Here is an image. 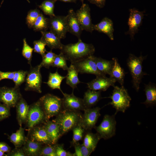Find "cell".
Masks as SVG:
<instances>
[{
  "mask_svg": "<svg viewBox=\"0 0 156 156\" xmlns=\"http://www.w3.org/2000/svg\"><path fill=\"white\" fill-rule=\"evenodd\" d=\"M75 43L63 45L60 49L62 53L67 60L71 63L79 61L93 55L95 48L92 44H87L83 42L81 38Z\"/></svg>",
  "mask_w": 156,
  "mask_h": 156,
  "instance_id": "obj_1",
  "label": "cell"
},
{
  "mask_svg": "<svg viewBox=\"0 0 156 156\" xmlns=\"http://www.w3.org/2000/svg\"><path fill=\"white\" fill-rule=\"evenodd\" d=\"M82 115L79 111L63 109L52 120L58 126L62 136L80 123Z\"/></svg>",
  "mask_w": 156,
  "mask_h": 156,
  "instance_id": "obj_2",
  "label": "cell"
},
{
  "mask_svg": "<svg viewBox=\"0 0 156 156\" xmlns=\"http://www.w3.org/2000/svg\"><path fill=\"white\" fill-rule=\"evenodd\" d=\"M147 56H143L141 54L137 57L132 54H129L127 60V65L132 78L133 87L138 92L140 84L144 75H148L143 70L142 63Z\"/></svg>",
  "mask_w": 156,
  "mask_h": 156,
  "instance_id": "obj_3",
  "label": "cell"
},
{
  "mask_svg": "<svg viewBox=\"0 0 156 156\" xmlns=\"http://www.w3.org/2000/svg\"><path fill=\"white\" fill-rule=\"evenodd\" d=\"M112 95L109 96L102 98H109L111 102L107 105H112L116 110V114L118 112L124 113L125 110L130 106L131 98L127 90L123 86L119 87L114 86Z\"/></svg>",
  "mask_w": 156,
  "mask_h": 156,
  "instance_id": "obj_4",
  "label": "cell"
},
{
  "mask_svg": "<svg viewBox=\"0 0 156 156\" xmlns=\"http://www.w3.org/2000/svg\"><path fill=\"white\" fill-rule=\"evenodd\" d=\"M39 100L48 120L56 116L63 109L62 99L52 94H46Z\"/></svg>",
  "mask_w": 156,
  "mask_h": 156,
  "instance_id": "obj_5",
  "label": "cell"
},
{
  "mask_svg": "<svg viewBox=\"0 0 156 156\" xmlns=\"http://www.w3.org/2000/svg\"><path fill=\"white\" fill-rule=\"evenodd\" d=\"M47 120L39 100L29 105L28 112L25 123L28 130L38 125L43 124Z\"/></svg>",
  "mask_w": 156,
  "mask_h": 156,
  "instance_id": "obj_6",
  "label": "cell"
},
{
  "mask_svg": "<svg viewBox=\"0 0 156 156\" xmlns=\"http://www.w3.org/2000/svg\"><path fill=\"white\" fill-rule=\"evenodd\" d=\"M115 114L112 116L105 115L101 124L94 127L96 133L101 139L107 140L115 135L116 123L115 117Z\"/></svg>",
  "mask_w": 156,
  "mask_h": 156,
  "instance_id": "obj_7",
  "label": "cell"
},
{
  "mask_svg": "<svg viewBox=\"0 0 156 156\" xmlns=\"http://www.w3.org/2000/svg\"><path fill=\"white\" fill-rule=\"evenodd\" d=\"M41 67L39 64L36 66L31 67L27 71L25 78V91H32L41 93L42 77L40 72Z\"/></svg>",
  "mask_w": 156,
  "mask_h": 156,
  "instance_id": "obj_8",
  "label": "cell"
},
{
  "mask_svg": "<svg viewBox=\"0 0 156 156\" xmlns=\"http://www.w3.org/2000/svg\"><path fill=\"white\" fill-rule=\"evenodd\" d=\"M22 97L19 87H0V102L10 107H14Z\"/></svg>",
  "mask_w": 156,
  "mask_h": 156,
  "instance_id": "obj_9",
  "label": "cell"
},
{
  "mask_svg": "<svg viewBox=\"0 0 156 156\" xmlns=\"http://www.w3.org/2000/svg\"><path fill=\"white\" fill-rule=\"evenodd\" d=\"M129 12L128 21L129 29L125 34L129 35L131 40H132L142 24L145 12L140 11L135 8L130 9Z\"/></svg>",
  "mask_w": 156,
  "mask_h": 156,
  "instance_id": "obj_10",
  "label": "cell"
},
{
  "mask_svg": "<svg viewBox=\"0 0 156 156\" xmlns=\"http://www.w3.org/2000/svg\"><path fill=\"white\" fill-rule=\"evenodd\" d=\"M95 56H90L82 60L71 63L78 73L93 74L96 76H106L98 69L94 60Z\"/></svg>",
  "mask_w": 156,
  "mask_h": 156,
  "instance_id": "obj_11",
  "label": "cell"
},
{
  "mask_svg": "<svg viewBox=\"0 0 156 156\" xmlns=\"http://www.w3.org/2000/svg\"><path fill=\"white\" fill-rule=\"evenodd\" d=\"M48 18L49 28L61 39L68 32L66 16H56Z\"/></svg>",
  "mask_w": 156,
  "mask_h": 156,
  "instance_id": "obj_12",
  "label": "cell"
},
{
  "mask_svg": "<svg viewBox=\"0 0 156 156\" xmlns=\"http://www.w3.org/2000/svg\"><path fill=\"white\" fill-rule=\"evenodd\" d=\"M99 107L85 109L82 115L80 124L85 131H91L95 127L98 119L101 116Z\"/></svg>",
  "mask_w": 156,
  "mask_h": 156,
  "instance_id": "obj_13",
  "label": "cell"
},
{
  "mask_svg": "<svg viewBox=\"0 0 156 156\" xmlns=\"http://www.w3.org/2000/svg\"><path fill=\"white\" fill-rule=\"evenodd\" d=\"M90 11L88 5L83 3L75 12L83 30L92 33L94 31V24L92 23Z\"/></svg>",
  "mask_w": 156,
  "mask_h": 156,
  "instance_id": "obj_14",
  "label": "cell"
},
{
  "mask_svg": "<svg viewBox=\"0 0 156 156\" xmlns=\"http://www.w3.org/2000/svg\"><path fill=\"white\" fill-rule=\"evenodd\" d=\"M62 99L64 109L75 111H83L86 109L83 99L77 97L73 93L63 94Z\"/></svg>",
  "mask_w": 156,
  "mask_h": 156,
  "instance_id": "obj_15",
  "label": "cell"
},
{
  "mask_svg": "<svg viewBox=\"0 0 156 156\" xmlns=\"http://www.w3.org/2000/svg\"><path fill=\"white\" fill-rule=\"evenodd\" d=\"M116 81L115 79L110 77L98 76H96V78L86 84L88 88L90 90L105 91L110 86H114Z\"/></svg>",
  "mask_w": 156,
  "mask_h": 156,
  "instance_id": "obj_16",
  "label": "cell"
},
{
  "mask_svg": "<svg viewBox=\"0 0 156 156\" xmlns=\"http://www.w3.org/2000/svg\"><path fill=\"white\" fill-rule=\"evenodd\" d=\"M28 138L43 144H53L43 125L36 126L28 130Z\"/></svg>",
  "mask_w": 156,
  "mask_h": 156,
  "instance_id": "obj_17",
  "label": "cell"
},
{
  "mask_svg": "<svg viewBox=\"0 0 156 156\" xmlns=\"http://www.w3.org/2000/svg\"><path fill=\"white\" fill-rule=\"evenodd\" d=\"M66 16L68 32L76 36L78 39L81 38L83 30L77 19L75 12L73 9H71Z\"/></svg>",
  "mask_w": 156,
  "mask_h": 156,
  "instance_id": "obj_18",
  "label": "cell"
},
{
  "mask_svg": "<svg viewBox=\"0 0 156 156\" xmlns=\"http://www.w3.org/2000/svg\"><path fill=\"white\" fill-rule=\"evenodd\" d=\"M93 29L94 30L105 34L111 40H114L113 23L109 18L105 17L99 23L94 24Z\"/></svg>",
  "mask_w": 156,
  "mask_h": 156,
  "instance_id": "obj_19",
  "label": "cell"
},
{
  "mask_svg": "<svg viewBox=\"0 0 156 156\" xmlns=\"http://www.w3.org/2000/svg\"><path fill=\"white\" fill-rule=\"evenodd\" d=\"M41 37L40 38L51 50L55 49H61L63 44L61 42V39L50 31H40Z\"/></svg>",
  "mask_w": 156,
  "mask_h": 156,
  "instance_id": "obj_20",
  "label": "cell"
},
{
  "mask_svg": "<svg viewBox=\"0 0 156 156\" xmlns=\"http://www.w3.org/2000/svg\"><path fill=\"white\" fill-rule=\"evenodd\" d=\"M15 107L17 121L19 125L21 127L22 125L26 122L29 105L22 97L18 102Z\"/></svg>",
  "mask_w": 156,
  "mask_h": 156,
  "instance_id": "obj_21",
  "label": "cell"
},
{
  "mask_svg": "<svg viewBox=\"0 0 156 156\" xmlns=\"http://www.w3.org/2000/svg\"><path fill=\"white\" fill-rule=\"evenodd\" d=\"M44 127L47 131L53 144L57 143L61 137L58 126L53 120L47 121L43 124Z\"/></svg>",
  "mask_w": 156,
  "mask_h": 156,
  "instance_id": "obj_22",
  "label": "cell"
},
{
  "mask_svg": "<svg viewBox=\"0 0 156 156\" xmlns=\"http://www.w3.org/2000/svg\"><path fill=\"white\" fill-rule=\"evenodd\" d=\"M101 92L89 89L85 92L83 100L86 109L94 106L102 99Z\"/></svg>",
  "mask_w": 156,
  "mask_h": 156,
  "instance_id": "obj_23",
  "label": "cell"
},
{
  "mask_svg": "<svg viewBox=\"0 0 156 156\" xmlns=\"http://www.w3.org/2000/svg\"><path fill=\"white\" fill-rule=\"evenodd\" d=\"M43 144L40 142L31 140L27 138L22 147L25 156H39Z\"/></svg>",
  "mask_w": 156,
  "mask_h": 156,
  "instance_id": "obj_24",
  "label": "cell"
},
{
  "mask_svg": "<svg viewBox=\"0 0 156 156\" xmlns=\"http://www.w3.org/2000/svg\"><path fill=\"white\" fill-rule=\"evenodd\" d=\"M114 65L111 70L109 77L115 79L121 85L123 86L125 75L127 73L121 67L118 59L115 57L112 58Z\"/></svg>",
  "mask_w": 156,
  "mask_h": 156,
  "instance_id": "obj_25",
  "label": "cell"
},
{
  "mask_svg": "<svg viewBox=\"0 0 156 156\" xmlns=\"http://www.w3.org/2000/svg\"><path fill=\"white\" fill-rule=\"evenodd\" d=\"M146 99L142 103L147 106L155 105L156 103V86L155 84L151 82L145 85L144 90Z\"/></svg>",
  "mask_w": 156,
  "mask_h": 156,
  "instance_id": "obj_26",
  "label": "cell"
},
{
  "mask_svg": "<svg viewBox=\"0 0 156 156\" xmlns=\"http://www.w3.org/2000/svg\"><path fill=\"white\" fill-rule=\"evenodd\" d=\"M25 129L20 127L16 132L8 136V139L15 147H21L25 143L27 137L25 134Z\"/></svg>",
  "mask_w": 156,
  "mask_h": 156,
  "instance_id": "obj_27",
  "label": "cell"
},
{
  "mask_svg": "<svg viewBox=\"0 0 156 156\" xmlns=\"http://www.w3.org/2000/svg\"><path fill=\"white\" fill-rule=\"evenodd\" d=\"M67 71V74L66 76V83L73 90L77 87V85L81 82L78 78V72L71 63Z\"/></svg>",
  "mask_w": 156,
  "mask_h": 156,
  "instance_id": "obj_28",
  "label": "cell"
},
{
  "mask_svg": "<svg viewBox=\"0 0 156 156\" xmlns=\"http://www.w3.org/2000/svg\"><path fill=\"white\" fill-rule=\"evenodd\" d=\"M84 135L83 144L87 148L93 152L95 150L97 144L101 138L96 133H94L89 131Z\"/></svg>",
  "mask_w": 156,
  "mask_h": 156,
  "instance_id": "obj_29",
  "label": "cell"
},
{
  "mask_svg": "<svg viewBox=\"0 0 156 156\" xmlns=\"http://www.w3.org/2000/svg\"><path fill=\"white\" fill-rule=\"evenodd\" d=\"M94 60L98 70L105 75H109L114 65L113 60H108L95 56Z\"/></svg>",
  "mask_w": 156,
  "mask_h": 156,
  "instance_id": "obj_30",
  "label": "cell"
},
{
  "mask_svg": "<svg viewBox=\"0 0 156 156\" xmlns=\"http://www.w3.org/2000/svg\"><path fill=\"white\" fill-rule=\"evenodd\" d=\"M66 78V76H63L60 75L57 70L54 73H50L48 81L44 82L47 84L51 89H58L62 94L64 93L61 88V84L63 80Z\"/></svg>",
  "mask_w": 156,
  "mask_h": 156,
  "instance_id": "obj_31",
  "label": "cell"
},
{
  "mask_svg": "<svg viewBox=\"0 0 156 156\" xmlns=\"http://www.w3.org/2000/svg\"><path fill=\"white\" fill-rule=\"evenodd\" d=\"M32 28L35 31H47L49 29L48 18H46L41 12L34 22Z\"/></svg>",
  "mask_w": 156,
  "mask_h": 156,
  "instance_id": "obj_32",
  "label": "cell"
},
{
  "mask_svg": "<svg viewBox=\"0 0 156 156\" xmlns=\"http://www.w3.org/2000/svg\"><path fill=\"white\" fill-rule=\"evenodd\" d=\"M57 0H46L39 6L40 8L46 15L50 16H54V12L55 3Z\"/></svg>",
  "mask_w": 156,
  "mask_h": 156,
  "instance_id": "obj_33",
  "label": "cell"
},
{
  "mask_svg": "<svg viewBox=\"0 0 156 156\" xmlns=\"http://www.w3.org/2000/svg\"><path fill=\"white\" fill-rule=\"evenodd\" d=\"M73 136L70 144L71 146L81 140L84 135L85 130L81 126L80 124L75 127L72 130Z\"/></svg>",
  "mask_w": 156,
  "mask_h": 156,
  "instance_id": "obj_34",
  "label": "cell"
},
{
  "mask_svg": "<svg viewBox=\"0 0 156 156\" xmlns=\"http://www.w3.org/2000/svg\"><path fill=\"white\" fill-rule=\"evenodd\" d=\"M52 50L51 49L49 51H47L46 53L42 56V60L39 64L41 68L44 67L49 69L50 66H52L56 54L53 53Z\"/></svg>",
  "mask_w": 156,
  "mask_h": 156,
  "instance_id": "obj_35",
  "label": "cell"
},
{
  "mask_svg": "<svg viewBox=\"0 0 156 156\" xmlns=\"http://www.w3.org/2000/svg\"><path fill=\"white\" fill-rule=\"evenodd\" d=\"M75 148V153L73 156H89L93 152L83 144H80L78 142L73 146Z\"/></svg>",
  "mask_w": 156,
  "mask_h": 156,
  "instance_id": "obj_36",
  "label": "cell"
},
{
  "mask_svg": "<svg viewBox=\"0 0 156 156\" xmlns=\"http://www.w3.org/2000/svg\"><path fill=\"white\" fill-rule=\"evenodd\" d=\"M66 60L64 55L60 52L59 54L56 55L52 66L61 68L64 70H67L68 67L67 66Z\"/></svg>",
  "mask_w": 156,
  "mask_h": 156,
  "instance_id": "obj_37",
  "label": "cell"
},
{
  "mask_svg": "<svg viewBox=\"0 0 156 156\" xmlns=\"http://www.w3.org/2000/svg\"><path fill=\"white\" fill-rule=\"evenodd\" d=\"M41 12L36 9L30 10L28 12L26 18V23L29 28H32L34 22Z\"/></svg>",
  "mask_w": 156,
  "mask_h": 156,
  "instance_id": "obj_38",
  "label": "cell"
},
{
  "mask_svg": "<svg viewBox=\"0 0 156 156\" xmlns=\"http://www.w3.org/2000/svg\"><path fill=\"white\" fill-rule=\"evenodd\" d=\"M23 46L22 54V55L27 60L28 64L30 65L31 67V62L34 48L28 45L25 38L23 39Z\"/></svg>",
  "mask_w": 156,
  "mask_h": 156,
  "instance_id": "obj_39",
  "label": "cell"
},
{
  "mask_svg": "<svg viewBox=\"0 0 156 156\" xmlns=\"http://www.w3.org/2000/svg\"><path fill=\"white\" fill-rule=\"evenodd\" d=\"M27 71L22 70L15 71L14 77L12 79L15 83V87L19 86L25 81Z\"/></svg>",
  "mask_w": 156,
  "mask_h": 156,
  "instance_id": "obj_40",
  "label": "cell"
},
{
  "mask_svg": "<svg viewBox=\"0 0 156 156\" xmlns=\"http://www.w3.org/2000/svg\"><path fill=\"white\" fill-rule=\"evenodd\" d=\"M39 156H56L54 144H45L44 146H42Z\"/></svg>",
  "mask_w": 156,
  "mask_h": 156,
  "instance_id": "obj_41",
  "label": "cell"
},
{
  "mask_svg": "<svg viewBox=\"0 0 156 156\" xmlns=\"http://www.w3.org/2000/svg\"><path fill=\"white\" fill-rule=\"evenodd\" d=\"M33 44L34 50L35 52L41 55L42 56L47 52L45 48L46 44L40 39L38 40L34 41Z\"/></svg>",
  "mask_w": 156,
  "mask_h": 156,
  "instance_id": "obj_42",
  "label": "cell"
},
{
  "mask_svg": "<svg viewBox=\"0 0 156 156\" xmlns=\"http://www.w3.org/2000/svg\"><path fill=\"white\" fill-rule=\"evenodd\" d=\"M10 107L0 103V121L8 118L10 114Z\"/></svg>",
  "mask_w": 156,
  "mask_h": 156,
  "instance_id": "obj_43",
  "label": "cell"
},
{
  "mask_svg": "<svg viewBox=\"0 0 156 156\" xmlns=\"http://www.w3.org/2000/svg\"><path fill=\"white\" fill-rule=\"evenodd\" d=\"M56 156H73V154L64 149L62 144H54Z\"/></svg>",
  "mask_w": 156,
  "mask_h": 156,
  "instance_id": "obj_44",
  "label": "cell"
},
{
  "mask_svg": "<svg viewBox=\"0 0 156 156\" xmlns=\"http://www.w3.org/2000/svg\"><path fill=\"white\" fill-rule=\"evenodd\" d=\"M10 156H26L23 147H15L6 154Z\"/></svg>",
  "mask_w": 156,
  "mask_h": 156,
  "instance_id": "obj_45",
  "label": "cell"
},
{
  "mask_svg": "<svg viewBox=\"0 0 156 156\" xmlns=\"http://www.w3.org/2000/svg\"><path fill=\"white\" fill-rule=\"evenodd\" d=\"M15 71L1 72L0 74V80L4 79L12 80L14 77Z\"/></svg>",
  "mask_w": 156,
  "mask_h": 156,
  "instance_id": "obj_46",
  "label": "cell"
},
{
  "mask_svg": "<svg viewBox=\"0 0 156 156\" xmlns=\"http://www.w3.org/2000/svg\"><path fill=\"white\" fill-rule=\"evenodd\" d=\"M92 4H95L100 8H103L105 5V0H88Z\"/></svg>",
  "mask_w": 156,
  "mask_h": 156,
  "instance_id": "obj_47",
  "label": "cell"
},
{
  "mask_svg": "<svg viewBox=\"0 0 156 156\" xmlns=\"http://www.w3.org/2000/svg\"><path fill=\"white\" fill-rule=\"evenodd\" d=\"M0 149L4 153H8L11 150L10 147L6 143L0 142Z\"/></svg>",
  "mask_w": 156,
  "mask_h": 156,
  "instance_id": "obj_48",
  "label": "cell"
},
{
  "mask_svg": "<svg viewBox=\"0 0 156 156\" xmlns=\"http://www.w3.org/2000/svg\"><path fill=\"white\" fill-rule=\"evenodd\" d=\"M67 2H75L77 0H57Z\"/></svg>",
  "mask_w": 156,
  "mask_h": 156,
  "instance_id": "obj_49",
  "label": "cell"
},
{
  "mask_svg": "<svg viewBox=\"0 0 156 156\" xmlns=\"http://www.w3.org/2000/svg\"><path fill=\"white\" fill-rule=\"evenodd\" d=\"M6 156V154H5L4 152L0 149V156Z\"/></svg>",
  "mask_w": 156,
  "mask_h": 156,
  "instance_id": "obj_50",
  "label": "cell"
},
{
  "mask_svg": "<svg viewBox=\"0 0 156 156\" xmlns=\"http://www.w3.org/2000/svg\"><path fill=\"white\" fill-rule=\"evenodd\" d=\"M80 1L82 2V3H83V1L84 0H80Z\"/></svg>",
  "mask_w": 156,
  "mask_h": 156,
  "instance_id": "obj_51",
  "label": "cell"
},
{
  "mask_svg": "<svg viewBox=\"0 0 156 156\" xmlns=\"http://www.w3.org/2000/svg\"><path fill=\"white\" fill-rule=\"evenodd\" d=\"M27 1L29 3H30V1L29 0H27Z\"/></svg>",
  "mask_w": 156,
  "mask_h": 156,
  "instance_id": "obj_52",
  "label": "cell"
},
{
  "mask_svg": "<svg viewBox=\"0 0 156 156\" xmlns=\"http://www.w3.org/2000/svg\"><path fill=\"white\" fill-rule=\"evenodd\" d=\"M1 71H0V73H1Z\"/></svg>",
  "mask_w": 156,
  "mask_h": 156,
  "instance_id": "obj_53",
  "label": "cell"
},
{
  "mask_svg": "<svg viewBox=\"0 0 156 156\" xmlns=\"http://www.w3.org/2000/svg\"></svg>",
  "mask_w": 156,
  "mask_h": 156,
  "instance_id": "obj_54",
  "label": "cell"
}]
</instances>
